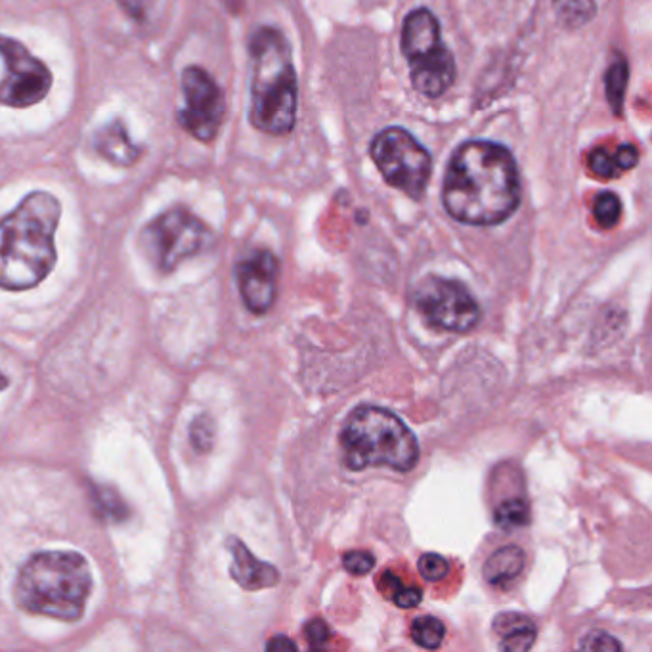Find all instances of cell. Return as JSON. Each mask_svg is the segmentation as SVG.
Returning <instances> with one entry per match:
<instances>
[{
	"label": "cell",
	"instance_id": "484cf974",
	"mask_svg": "<svg viewBox=\"0 0 652 652\" xmlns=\"http://www.w3.org/2000/svg\"><path fill=\"white\" fill-rule=\"evenodd\" d=\"M578 647L582 651H597V652H618L622 651V643L612 637L605 631H591L587 633L586 637L578 643Z\"/></svg>",
	"mask_w": 652,
	"mask_h": 652
},
{
	"label": "cell",
	"instance_id": "e0dca14e",
	"mask_svg": "<svg viewBox=\"0 0 652 652\" xmlns=\"http://www.w3.org/2000/svg\"><path fill=\"white\" fill-rule=\"evenodd\" d=\"M639 161V152L635 146L631 144H624L620 148H616L614 152L607 150V148H599L589 155V167L593 174H597L599 178H616L618 174L624 171H630Z\"/></svg>",
	"mask_w": 652,
	"mask_h": 652
},
{
	"label": "cell",
	"instance_id": "f1b7e54d",
	"mask_svg": "<svg viewBox=\"0 0 652 652\" xmlns=\"http://www.w3.org/2000/svg\"><path fill=\"white\" fill-rule=\"evenodd\" d=\"M306 641L310 645V649H322L326 647L327 641L331 639V630L322 618L312 620L305 628Z\"/></svg>",
	"mask_w": 652,
	"mask_h": 652
},
{
	"label": "cell",
	"instance_id": "8fae6325",
	"mask_svg": "<svg viewBox=\"0 0 652 652\" xmlns=\"http://www.w3.org/2000/svg\"><path fill=\"white\" fill-rule=\"evenodd\" d=\"M184 108L178 113L182 129L199 142H213L226 115V100L217 81L203 69L190 66L182 73Z\"/></svg>",
	"mask_w": 652,
	"mask_h": 652
},
{
	"label": "cell",
	"instance_id": "9c48e42d",
	"mask_svg": "<svg viewBox=\"0 0 652 652\" xmlns=\"http://www.w3.org/2000/svg\"><path fill=\"white\" fill-rule=\"evenodd\" d=\"M0 58L6 75L0 81V104L8 108H29L46 98L52 88V73L20 41L0 35Z\"/></svg>",
	"mask_w": 652,
	"mask_h": 652
},
{
	"label": "cell",
	"instance_id": "1f68e13d",
	"mask_svg": "<svg viewBox=\"0 0 652 652\" xmlns=\"http://www.w3.org/2000/svg\"><path fill=\"white\" fill-rule=\"evenodd\" d=\"M6 385H8V379H6V377H4V373L0 371V391H2V389H6Z\"/></svg>",
	"mask_w": 652,
	"mask_h": 652
},
{
	"label": "cell",
	"instance_id": "ac0fdd59",
	"mask_svg": "<svg viewBox=\"0 0 652 652\" xmlns=\"http://www.w3.org/2000/svg\"><path fill=\"white\" fill-rule=\"evenodd\" d=\"M626 85H628V64L622 56H616V60L610 64L607 73H605V90H607V100L610 108L620 115L624 108V94H626Z\"/></svg>",
	"mask_w": 652,
	"mask_h": 652
},
{
	"label": "cell",
	"instance_id": "9a60e30c",
	"mask_svg": "<svg viewBox=\"0 0 652 652\" xmlns=\"http://www.w3.org/2000/svg\"><path fill=\"white\" fill-rule=\"evenodd\" d=\"M494 633L500 639L501 651L507 652L530 651L538 635L534 622L517 612L500 614L494 622Z\"/></svg>",
	"mask_w": 652,
	"mask_h": 652
},
{
	"label": "cell",
	"instance_id": "603a6c76",
	"mask_svg": "<svg viewBox=\"0 0 652 652\" xmlns=\"http://www.w3.org/2000/svg\"><path fill=\"white\" fill-rule=\"evenodd\" d=\"M593 217L597 220V224L601 228H614L618 222H620V217H622V203L616 194L612 192H603L599 196L595 197V203H593Z\"/></svg>",
	"mask_w": 652,
	"mask_h": 652
},
{
	"label": "cell",
	"instance_id": "5bb4252c",
	"mask_svg": "<svg viewBox=\"0 0 652 652\" xmlns=\"http://www.w3.org/2000/svg\"><path fill=\"white\" fill-rule=\"evenodd\" d=\"M94 150L117 167H132L144 152L132 142L127 127L119 119L94 132Z\"/></svg>",
	"mask_w": 652,
	"mask_h": 652
},
{
	"label": "cell",
	"instance_id": "d6986e66",
	"mask_svg": "<svg viewBox=\"0 0 652 652\" xmlns=\"http://www.w3.org/2000/svg\"><path fill=\"white\" fill-rule=\"evenodd\" d=\"M553 10L568 29H578L595 16V0H553Z\"/></svg>",
	"mask_w": 652,
	"mask_h": 652
},
{
	"label": "cell",
	"instance_id": "ba28073f",
	"mask_svg": "<svg viewBox=\"0 0 652 652\" xmlns=\"http://www.w3.org/2000/svg\"><path fill=\"white\" fill-rule=\"evenodd\" d=\"M209 240V228L184 207H174L153 218L140 236L144 253L161 272H173L180 262L197 255Z\"/></svg>",
	"mask_w": 652,
	"mask_h": 652
},
{
	"label": "cell",
	"instance_id": "7c38bea8",
	"mask_svg": "<svg viewBox=\"0 0 652 652\" xmlns=\"http://www.w3.org/2000/svg\"><path fill=\"white\" fill-rule=\"evenodd\" d=\"M238 287L253 314H266L276 299L278 261L270 251H255L238 264Z\"/></svg>",
	"mask_w": 652,
	"mask_h": 652
},
{
	"label": "cell",
	"instance_id": "f546056e",
	"mask_svg": "<svg viewBox=\"0 0 652 652\" xmlns=\"http://www.w3.org/2000/svg\"><path fill=\"white\" fill-rule=\"evenodd\" d=\"M121 4H123V8H125L131 16H134L136 20H140V18L146 16V10H148L150 0H121Z\"/></svg>",
	"mask_w": 652,
	"mask_h": 652
},
{
	"label": "cell",
	"instance_id": "4dcf8cb0",
	"mask_svg": "<svg viewBox=\"0 0 652 652\" xmlns=\"http://www.w3.org/2000/svg\"><path fill=\"white\" fill-rule=\"evenodd\" d=\"M268 651H297V643L291 641L289 637H283V635H276L272 641H268L266 645Z\"/></svg>",
	"mask_w": 652,
	"mask_h": 652
},
{
	"label": "cell",
	"instance_id": "5b68a950",
	"mask_svg": "<svg viewBox=\"0 0 652 652\" xmlns=\"http://www.w3.org/2000/svg\"><path fill=\"white\" fill-rule=\"evenodd\" d=\"M341 448L350 471L385 465L408 473L419 459V442L408 425L396 413L377 406H360L348 415Z\"/></svg>",
	"mask_w": 652,
	"mask_h": 652
},
{
	"label": "cell",
	"instance_id": "4316f807",
	"mask_svg": "<svg viewBox=\"0 0 652 652\" xmlns=\"http://www.w3.org/2000/svg\"><path fill=\"white\" fill-rule=\"evenodd\" d=\"M192 444L196 446L199 452H207L213 446V423L209 417H197L190 429Z\"/></svg>",
	"mask_w": 652,
	"mask_h": 652
},
{
	"label": "cell",
	"instance_id": "3957f363",
	"mask_svg": "<svg viewBox=\"0 0 652 652\" xmlns=\"http://www.w3.org/2000/svg\"><path fill=\"white\" fill-rule=\"evenodd\" d=\"M251 54V109L255 129L283 136L297 121L299 85L287 39L272 27H262L249 43Z\"/></svg>",
	"mask_w": 652,
	"mask_h": 652
},
{
	"label": "cell",
	"instance_id": "8992f818",
	"mask_svg": "<svg viewBox=\"0 0 652 652\" xmlns=\"http://www.w3.org/2000/svg\"><path fill=\"white\" fill-rule=\"evenodd\" d=\"M402 52L410 66L412 85L427 98H438L456 81V60L442 41L440 23L427 8H417L404 20Z\"/></svg>",
	"mask_w": 652,
	"mask_h": 652
},
{
	"label": "cell",
	"instance_id": "2e32d148",
	"mask_svg": "<svg viewBox=\"0 0 652 652\" xmlns=\"http://www.w3.org/2000/svg\"><path fill=\"white\" fill-rule=\"evenodd\" d=\"M524 568V551L517 545H505L498 549L482 568V574L488 584L505 586L513 582Z\"/></svg>",
	"mask_w": 652,
	"mask_h": 652
},
{
	"label": "cell",
	"instance_id": "277c9868",
	"mask_svg": "<svg viewBox=\"0 0 652 652\" xmlns=\"http://www.w3.org/2000/svg\"><path fill=\"white\" fill-rule=\"evenodd\" d=\"M92 589L87 559L73 551H43L22 566L16 603L31 614L73 622L85 612Z\"/></svg>",
	"mask_w": 652,
	"mask_h": 652
},
{
	"label": "cell",
	"instance_id": "cb8c5ba5",
	"mask_svg": "<svg viewBox=\"0 0 652 652\" xmlns=\"http://www.w3.org/2000/svg\"><path fill=\"white\" fill-rule=\"evenodd\" d=\"M94 501L98 505V511L104 517H108L109 521H123L127 517L125 503L111 488H96L94 490Z\"/></svg>",
	"mask_w": 652,
	"mask_h": 652
},
{
	"label": "cell",
	"instance_id": "30bf717a",
	"mask_svg": "<svg viewBox=\"0 0 652 652\" xmlns=\"http://www.w3.org/2000/svg\"><path fill=\"white\" fill-rule=\"evenodd\" d=\"M415 305L433 326L446 331H469L477 326L480 308L463 283L429 276L415 289Z\"/></svg>",
	"mask_w": 652,
	"mask_h": 652
},
{
	"label": "cell",
	"instance_id": "ffe728a7",
	"mask_svg": "<svg viewBox=\"0 0 652 652\" xmlns=\"http://www.w3.org/2000/svg\"><path fill=\"white\" fill-rule=\"evenodd\" d=\"M444 635H446V628H444V624L438 618H435V616H421V618L413 620V643L419 645V647H423V649L435 651V649H438L442 645Z\"/></svg>",
	"mask_w": 652,
	"mask_h": 652
},
{
	"label": "cell",
	"instance_id": "7a4b0ae2",
	"mask_svg": "<svg viewBox=\"0 0 652 652\" xmlns=\"http://www.w3.org/2000/svg\"><path fill=\"white\" fill-rule=\"evenodd\" d=\"M62 217L58 197L33 192L0 220V287L25 291L43 282L56 264L54 234Z\"/></svg>",
	"mask_w": 652,
	"mask_h": 652
},
{
	"label": "cell",
	"instance_id": "d4e9b609",
	"mask_svg": "<svg viewBox=\"0 0 652 652\" xmlns=\"http://www.w3.org/2000/svg\"><path fill=\"white\" fill-rule=\"evenodd\" d=\"M450 572V565L448 561L438 555V553H425L419 559V574L427 580V582H438L444 580Z\"/></svg>",
	"mask_w": 652,
	"mask_h": 652
},
{
	"label": "cell",
	"instance_id": "52a82bcc",
	"mask_svg": "<svg viewBox=\"0 0 652 652\" xmlns=\"http://www.w3.org/2000/svg\"><path fill=\"white\" fill-rule=\"evenodd\" d=\"M371 157L392 188L412 199L423 197L433 171V159L413 134L400 127L379 132L371 142Z\"/></svg>",
	"mask_w": 652,
	"mask_h": 652
},
{
	"label": "cell",
	"instance_id": "6da1fadb",
	"mask_svg": "<svg viewBox=\"0 0 652 652\" xmlns=\"http://www.w3.org/2000/svg\"><path fill=\"white\" fill-rule=\"evenodd\" d=\"M442 199L448 215L471 226H496L521 203V176L511 152L486 140L457 148L444 176Z\"/></svg>",
	"mask_w": 652,
	"mask_h": 652
},
{
	"label": "cell",
	"instance_id": "7402d4cb",
	"mask_svg": "<svg viewBox=\"0 0 652 652\" xmlns=\"http://www.w3.org/2000/svg\"><path fill=\"white\" fill-rule=\"evenodd\" d=\"M381 587H383V591H391L389 595H391L394 605L400 609H415L423 601L421 589L404 586L391 572H385V576L381 580Z\"/></svg>",
	"mask_w": 652,
	"mask_h": 652
},
{
	"label": "cell",
	"instance_id": "83f0119b",
	"mask_svg": "<svg viewBox=\"0 0 652 652\" xmlns=\"http://www.w3.org/2000/svg\"><path fill=\"white\" fill-rule=\"evenodd\" d=\"M343 566L354 576H364L373 570L375 559L368 551H348L347 555L343 557Z\"/></svg>",
	"mask_w": 652,
	"mask_h": 652
},
{
	"label": "cell",
	"instance_id": "4fadbf2b",
	"mask_svg": "<svg viewBox=\"0 0 652 652\" xmlns=\"http://www.w3.org/2000/svg\"><path fill=\"white\" fill-rule=\"evenodd\" d=\"M228 549L234 559L230 566V574L243 589L259 591V589H266V587L278 584V580H280L278 570L272 565H266L259 561L241 540L230 538Z\"/></svg>",
	"mask_w": 652,
	"mask_h": 652
},
{
	"label": "cell",
	"instance_id": "44dd1931",
	"mask_svg": "<svg viewBox=\"0 0 652 652\" xmlns=\"http://www.w3.org/2000/svg\"><path fill=\"white\" fill-rule=\"evenodd\" d=\"M494 521L505 532H513V530L524 528L530 522V505L521 498L503 501L500 507L496 509Z\"/></svg>",
	"mask_w": 652,
	"mask_h": 652
}]
</instances>
